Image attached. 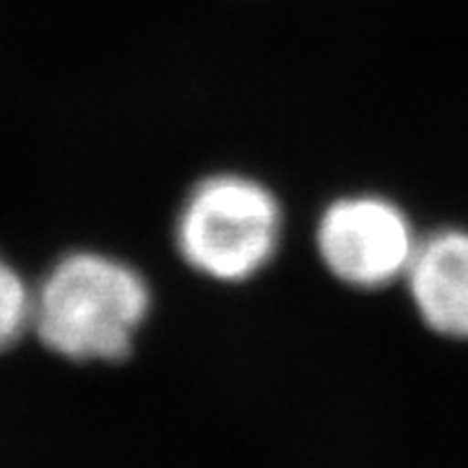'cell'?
Masks as SVG:
<instances>
[{
    "instance_id": "6da1fadb",
    "label": "cell",
    "mask_w": 468,
    "mask_h": 468,
    "mask_svg": "<svg viewBox=\"0 0 468 468\" xmlns=\"http://www.w3.org/2000/svg\"><path fill=\"white\" fill-rule=\"evenodd\" d=\"M151 310L149 282L112 255H63L34 292L32 328L70 362H120Z\"/></svg>"
},
{
    "instance_id": "7a4b0ae2",
    "label": "cell",
    "mask_w": 468,
    "mask_h": 468,
    "mask_svg": "<svg viewBox=\"0 0 468 468\" xmlns=\"http://www.w3.org/2000/svg\"><path fill=\"white\" fill-rule=\"evenodd\" d=\"M282 242V206L245 175H211L196 185L175 221V245L187 266L214 282H248Z\"/></svg>"
},
{
    "instance_id": "3957f363",
    "label": "cell",
    "mask_w": 468,
    "mask_h": 468,
    "mask_svg": "<svg viewBox=\"0 0 468 468\" xmlns=\"http://www.w3.org/2000/svg\"><path fill=\"white\" fill-rule=\"evenodd\" d=\"M315 242L338 282L380 289L406 276L419 239L399 203L383 196H349L320 214Z\"/></svg>"
},
{
    "instance_id": "277c9868",
    "label": "cell",
    "mask_w": 468,
    "mask_h": 468,
    "mask_svg": "<svg viewBox=\"0 0 468 468\" xmlns=\"http://www.w3.org/2000/svg\"><path fill=\"white\" fill-rule=\"evenodd\" d=\"M403 279L419 318L435 334L468 338L466 229H440L419 239Z\"/></svg>"
},
{
    "instance_id": "5b68a950",
    "label": "cell",
    "mask_w": 468,
    "mask_h": 468,
    "mask_svg": "<svg viewBox=\"0 0 468 468\" xmlns=\"http://www.w3.org/2000/svg\"><path fill=\"white\" fill-rule=\"evenodd\" d=\"M34 292L24 276L0 255V354L11 349L32 325Z\"/></svg>"
}]
</instances>
